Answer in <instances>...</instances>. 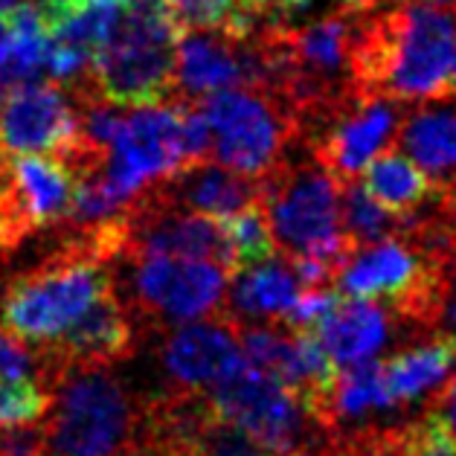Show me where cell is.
Returning <instances> with one entry per match:
<instances>
[{"mask_svg": "<svg viewBox=\"0 0 456 456\" xmlns=\"http://www.w3.org/2000/svg\"><path fill=\"white\" fill-rule=\"evenodd\" d=\"M207 398L221 419L248 430L273 456L305 448V444L326 448V436L308 416L299 395L276 378L253 370L250 363H241L230 378L216 384Z\"/></svg>", "mask_w": 456, "mask_h": 456, "instance_id": "8", "label": "cell"}, {"mask_svg": "<svg viewBox=\"0 0 456 456\" xmlns=\"http://www.w3.org/2000/svg\"><path fill=\"white\" fill-rule=\"evenodd\" d=\"M4 166H6V154L0 151V169H4Z\"/></svg>", "mask_w": 456, "mask_h": 456, "instance_id": "34", "label": "cell"}, {"mask_svg": "<svg viewBox=\"0 0 456 456\" xmlns=\"http://www.w3.org/2000/svg\"><path fill=\"white\" fill-rule=\"evenodd\" d=\"M149 189L160 201L201 213L209 218H227L239 209L262 201L259 177H248L227 169L221 163H189L163 181L149 183Z\"/></svg>", "mask_w": 456, "mask_h": 456, "instance_id": "14", "label": "cell"}, {"mask_svg": "<svg viewBox=\"0 0 456 456\" xmlns=\"http://www.w3.org/2000/svg\"><path fill=\"white\" fill-rule=\"evenodd\" d=\"M160 361L181 389H213L244 363L239 326L224 314L183 322L163 338Z\"/></svg>", "mask_w": 456, "mask_h": 456, "instance_id": "12", "label": "cell"}, {"mask_svg": "<svg viewBox=\"0 0 456 456\" xmlns=\"http://www.w3.org/2000/svg\"><path fill=\"white\" fill-rule=\"evenodd\" d=\"M181 29L163 0H128L110 38L76 82L73 99H96L117 108L160 105L175 99V47Z\"/></svg>", "mask_w": 456, "mask_h": 456, "instance_id": "2", "label": "cell"}, {"mask_svg": "<svg viewBox=\"0 0 456 456\" xmlns=\"http://www.w3.org/2000/svg\"><path fill=\"white\" fill-rule=\"evenodd\" d=\"M50 410V389L41 378L0 375V428L36 425Z\"/></svg>", "mask_w": 456, "mask_h": 456, "instance_id": "22", "label": "cell"}, {"mask_svg": "<svg viewBox=\"0 0 456 456\" xmlns=\"http://www.w3.org/2000/svg\"><path fill=\"white\" fill-rule=\"evenodd\" d=\"M91 0H38V12L44 18L47 29H53L55 24H61L64 18H70L73 12H79L82 6H87Z\"/></svg>", "mask_w": 456, "mask_h": 456, "instance_id": "28", "label": "cell"}, {"mask_svg": "<svg viewBox=\"0 0 456 456\" xmlns=\"http://www.w3.org/2000/svg\"><path fill=\"white\" fill-rule=\"evenodd\" d=\"M456 50V9L404 4L358 18L352 41L354 94L389 96L395 102L451 99Z\"/></svg>", "mask_w": 456, "mask_h": 456, "instance_id": "1", "label": "cell"}, {"mask_svg": "<svg viewBox=\"0 0 456 456\" xmlns=\"http://www.w3.org/2000/svg\"><path fill=\"white\" fill-rule=\"evenodd\" d=\"M363 189L381 207H387L395 216H416L428 201H433V189L436 183L430 181L428 172L407 158L404 151L389 149L363 166Z\"/></svg>", "mask_w": 456, "mask_h": 456, "instance_id": "19", "label": "cell"}, {"mask_svg": "<svg viewBox=\"0 0 456 456\" xmlns=\"http://www.w3.org/2000/svg\"><path fill=\"white\" fill-rule=\"evenodd\" d=\"M110 288V265L61 241L36 268L6 280L0 291V329L24 346L41 349Z\"/></svg>", "mask_w": 456, "mask_h": 456, "instance_id": "4", "label": "cell"}, {"mask_svg": "<svg viewBox=\"0 0 456 456\" xmlns=\"http://www.w3.org/2000/svg\"><path fill=\"white\" fill-rule=\"evenodd\" d=\"M0 456H44V428L4 425L0 428Z\"/></svg>", "mask_w": 456, "mask_h": 456, "instance_id": "26", "label": "cell"}, {"mask_svg": "<svg viewBox=\"0 0 456 456\" xmlns=\"http://www.w3.org/2000/svg\"><path fill=\"white\" fill-rule=\"evenodd\" d=\"M308 331H314L329 361L343 370V366L375 361V354L393 338V311L370 299L340 297Z\"/></svg>", "mask_w": 456, "mask_h": 456, "instance_id": "15", "label": "cell"}, {"mask_svg": "<svg viewBox=\"0 0 456 456\" xmlns=\"http://www.w3.org/2000/svg\"><path fill=\"white\" fill-rule=\"evenodd\" d=\"M299 294H303V285H299L291 262L271 256L268 262L230 276L221 314L236 326L241 322H285Z\"/></svg>", "mask_w": 456, "mask_h": 456, "instance_id": "16", "label": "cell"}, {"mask_svg": "<svg viewBox=\"0 0 456 456\" xmlns=\"http://www.w3.org/2000/svg\"><path fill=\"white\" fill-rule=\"evenodd\" d=\"M398 140L410 160L436 186L456 183V105H428L404 110Z\"/></svg>", "mask_w": 456, "mask_h": 456, "instance_id": "18", "label": "cell"}, {"mask_svg": "<svg viewBox=\"0 0 456 456\" xmlns=\"http://www.w3.org/2000/svg\"><path fill=\"white\" fill-rule=\"evenodd\" d=\"M407 224H410L407 216L389 213L354 177L340 183V227L354 248L381 241L387 236H398V232L407 230Z\"/></svg>", "mask_w": 456, "mask_h": 456, "instance_id": "20", "label": "cell"}, {"mask_svg": "<svg viewBox=\"0 0 456 456\" xmlns=\"http://www.w3.org/2000/svg\"><path fill=\"white\" fill-rule=\"evenodd\" d=\"M451 99H456V50H453V68H451Z\"/></svg>", "mask_w": 456, "mask_h": 456, "instance_id": "31", "label": "cell"}, {"mask_svg": "<svg viewBox=\"0 0 456 456\" xmlns=\"http://www.w3.org/2000/svg\"><path fill=\"white\" fill-rule=\"evenodd\" d=\"M282 456H322V448H311V444H305V448H294Z\"/></svg>", "mask_w": 456, "mask_h": 456, "instance_id": "30", "label": "cell"}, {"mask_svg": "<svg viewBox=\"0 0 456 456\" xmlns=\"http://www.w3.org/2000/svg\"><path fill=\"white\" fill-rule=\"evenodd\" d=\"M137 322L131 317L126 299L110 288L96 297L59 338L36 349L41 363L61 366H114L137 349Z\"/></svg>", "mask_w": 456, "mask_h": 456, "instance_id": "11", "label": "cell"}, {"mask_svg": "<svg viewBox=\"0 0 456 456\" xmlns=\"http://www.w3.org/2000/svg\"><path fill=\"white\" fill-rule=\"evenodd\" d=\"M425 4H433V6H451V9H456V0H425Z\"/></svg>", "mask_w": 456, "mask_h": 456, "instance_id": "32", "label": "cell"}, {"mask_svg": "<svg viewBox=\"0 0 456 456\" xmlns=\"http://www.w3.org/2000/svg\"><path fill=\"white\" fill-rule=\"evenodd\" d=\"M181 32L221 29L232 15L236 0H163Z\"/></svg>", "mask_w": 456, "mask_h": 456, "instance_id": "25", "label": "cell"}, {"mask_svg": "<svg viewBox=\"0 0 456 456\" xmlns=\"http://www.w3.org/2000/svg\"><path fill=\"white\" fill-rule=\"evenodd\" d=\"M439 413L444 419V425H448V430L453 433L456 439V395H448V398H439Z\"/></svg>", "mask_w": 456, "mask_h": 456, "instance_id": "29", "label": "cell"}, {"mask_svg": "<svg viewBox=\"0 0 456 456\" xmlns=\"http://www.w3.org/2000/svg\"><path fill=\"white\" fill-rule=\"evenodd\" d=\"M15 4H20V0H0V12H9Z\"/></svg>", "mask_w": 456, "mask_h": 456, "instance_id": "33", "label": "cell"}, {"mask_svg": "<svg viewBox=\"0 0 456 456\" xmlns=\"http://www.w3.org/2000/svg\"><path fill=\"white\" fill-rule=\"evenodd\" d=\"M126 456H134V453H126Z\"/></svg>", "mask_w": 456, "mask_h": 456, "instance_id": "37", "label": "cell"}, {"mask_svg": "<svg viewBox=\"0 0 456 456\" xmlns=\"http://www.w3.org/2000/svg\"><path fill=\"white\" fill-rule=\"evenodd\" d=\"M79 137V105L59 82H24L0 96V151L61 154Z\"/></svg>", "mask_w": 456, "mask_h": 456, "instance_id": "10", "label": "cell"}, {"mask_svg": "<svg viewBox=\"0 0 456 456\" xmlns=\"http://www.w3.org/2000/svg\"><path fill=\"white\" fill-rule=\"evenodd\" d=\"M398 456H456V439L439 410L395 428Z\"/></svg>", "mask_w": 456, "mask_h": 456, "instance_id": "24", "label": "cell"}, {"mask_svg": "<svg viewBox=\"0 0 456 456\" xmlns=\"http://www.w3.org/2000/svg\"><path fill=\"white\" fill-rule=\"evenodd\" d=\"M119 4H128V0H119Z\"/></svg>", "mask_w": 456, "mask_h": 456, "instance_id": "36", "label": "cell"}, {"mask_svg": "<svg viewBox=\"0 0 456 456\" xmlns=\"http://www.w3.org/2000/svg\"><path fill=\"white\" fill-rule=\"evenodd\" d=\"M322 456H338V453H331V451H326V448H322Z\"/></svg>", "mask_w": 456, "mask_h": 456, "instance_id": "35", "label": "cell"}, {"mask_svg": "<svg viewBox=\"0 0 456 456\" xmlns=\"http://www.w3.org/2000/svg\"><path fill=\"white\" fill-rule=\"evenodd\" d=\"M128 262L131 282L126 305L140 329L166 331L224 311L230 273L221 265L160 253Z\"/></svg>", "mask_w": 456, "mask_h": 456, "instance_id": "7", "label": "cell"}, {"mask_svg": "<svg viewBox=\"0 0 456 456\" xmlns=\"http://www.w3.org/2000/svg\"><path fill=\"white\" fill-rule=\"evenodd\" d=\"M456 366V340L436 335L428 343H416L381 363L384 381L395 407L419 404L425 398L439 402L444 387L451 384Z\"/></svg>", "mask_w": 456, "mask_h": 456, "instance_id": "17", "label": "cell"}, {"mask_svg": "<svg viewBox=\"0 0 456 456\" xmlns=\"http://www.w3.org/2000/svg\"><path fill=\"white\" fill-rule=\"evenodd\" d=\"M221 230L227 239V253H230V276L239 271L256 268V265L268 262L276 256V241L271 232V221L265 213V204L256 201L250 207L239 209L227 218H218Z\"/></svg>", "mask_w": 456, "mask_h": 456, "instance_id": "21", "label": "cell"}, {"mask_svg": "<svg viewBox=\"0 0 456 456\" xmlns=\"http://www.w3.org/2000/svg\"><path fill=\"white\" fill-rule=\"evenodd\" d=\"M181 456H273V453L268 448H262L248 430H241L239 425L213 413L198 428V433Z\"/></svg>", "mask_w": 456, "mask_h": 456, "instance_id": "23", "label": "cell"}, {"mask_svg": "<svg viewBox=\"0 0 456 456\" xmlns=\"http://www.w3.org/2000/svg\"><path fill=\"white\" fill-rule=\"evenodd\" d=\"M32 370H38V354L0 329V375H29Z\"/></svg>", "mask_w": 456, "mask_h": 456, "instance_id": "27", "label": "cell"}, {"mask_svg": "<svg viewBox=\"0 0 456 456\" xmlns=\"http://www.w3.org/2000/svg\"><path fill=\"white\" fill-rule=\"evenodd\" d=\"M76 175L55 154H12L6 158V195L29 239L61 227L76 198Z\"/></svg>", "mask_w": 456, "mask_h": 456, "instance_id": "13", "label": "cell"}, {"mask_svg": "<svg viewBox=\"0 0 456 456\" xmlns=\"http://www.w3.org/2000/svg\"><path fill=\"white\" fill-rule=\"evenodd\" d=\"M50 389L44 421V456H126L134 451L142 402L110 372V366L41 363Z\"/></svg>", "mask_w": 456, "mask_h": 456, "instance_id": "3", "label": "cell"}, {"mask_svg": "<svg viewBox=\"0 0 456 456\" xmlns=\"http://www.w3.org/2000/svg\"><path fill=\"white\" fill-rule=\"evenodd\" d=\"M402 119L404 102L389 96L352 94L305 140L311 154L343 183L358 177L363 166L398 134Z\"/></svg>", "mask_w": 456, "mask_h": 456, "instance_id": "9", "label": "cell"}, {"mask_svg": "<svg viewBox=\"0 0 456 456\" xmlns=\"http://www.w3.org/2000/svg\"><path fill=\"white\" fill-rule=\"evenodd\" d=\"M262 183V204L273 241L285 256H314L340 271L354 244L340 227V181L314 154L311 160H282Z\"/></svg>", "mask_w": 456, "mask_h": 456, "instance_id": "5", "label": "cell"}, {"mask_svg": "<svg viewBox=\"0 0 456 456\" xmlns=\"http://www.w3.org/2000/svg\"><path fill=\"white\" fill-rule=\"evenodd\" d=\"M198 105L213 134V158L239 175L265 177L299 137L291 110L271 94L227 87L201 96Z\"/></svg>", "mask_w": 456, "mask_h": 456, "instance_id": "6", "label": "cell"}]
</instances>
